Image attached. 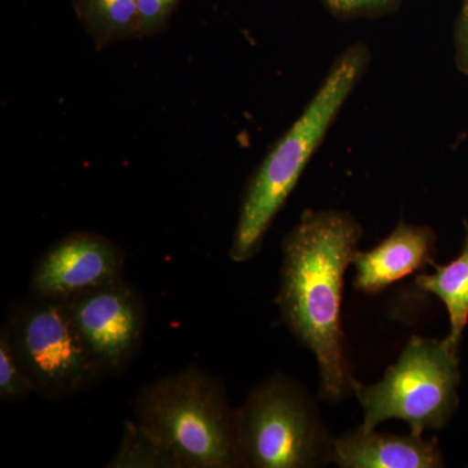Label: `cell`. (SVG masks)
<instances>
[{"mask_svg": "<svg viewBox=\"0 0 468 468\" xmlns=\"http://www.w3.org/2000/svg\"><path fill=\"white\" fill-rule=\"evenodd\" d=\"M415 284L421 291L436 295L445 304L451 319V332L446 341L452 349H460L462 335L468 323V232L463 248L454 261L441 267L435 264V272L418 276Z\"/></svg>", "mask_w": 468, "mask_h": 468, "instance_id": "8fae6325", "label": "cell"}, {"mask_svg": "<svg viewBox=\"0 0 468 468\" xmlns=\"http://www.w3.org/2000/svg\"><path fill=\"white\" fill-rule=\"evenodd\" d=\"M109 467H176L167 452L154 441L135 421L125 424L124 435Z\"/></svg>", "mask_w": 468, "mask_h": 468, "instance_id": "4fadbf2b", "label": "cell"}, {"mask_svg": "<svg viewBox=\"0 0 468 468\" xmlns=\"http://www.w3.org/2000/svg\"><path fill=\"white\" fill-rule=\"evenodd\" d=\"M340 18L378 17L392 14L403 0H322Z\"/></svg>", "mask_w": 468, "mask_h": 468, "instance_id": "9a60e30c", "label": "cell"}, {"mask_svg": "<svg viewBox=\"0 0 468 468\" xmlns=\"http://www.w3.org/2000/svg\"><path fill=\"white\" fill-rule=\"evenodd\" d=\"M141 38L155 37L169 26L181 0H137Z\"/></svg>", "mask_w": 468, "mask_h": 468, "instance_id": "2e32d148", "label": "cell"}, {"mask_svg": "<svg viewBox=\"0 0 468 468\" xmlns=\"http://www.w3.org/2000/svg\"><path fill=\"white\" fill-rule=\"evenodd\" d=\"M362 239V227L349 212L302 214L282 242V286L277 303L282 319L318 362L320 397L338 402L353 392L345 356L341 304L344 277Z\"/></svg>", "mask_w": 468, "mask_h": 468, "instance_id": "6da1fadb", "label": "cell"}, {"mask_svg": "<svg viewBox=\"0 0 468 468\" xmlns=\"http://www.w3.org/2000/svg\"><path fill=\"white\" fill-rule=\"evenodd\" d=\"M67 302L101 372H122L143 340L144 311L140 295L120 279Z\"/></svg>", "mask_w": 468, "mask_h": 468, "instance_id": "52a82bcc", "label": "cell"}, {"mask_svg": "<svg viewBox=\"0 0 468 468\" xmlns=\"http://www.w3.org/2000/svg\"><path fill=\"white\" fill-rule=\"evenodd\" d=\"M458 61L468 75V5H463L457 29Z\"/></svg>", "mask_w": 468, "mask_h": 468, "instance_id": "e0dca14e", "label": "cell"}, {"mask_svg": "<svg viewBox=\"0 0 468 468\" xmlns=\"http://www.w3.org/2000/svg\"><path fill=\"white\" fill-rule=\"evenodd\" d=\"M464 5H468V0H464Z\"/></svg>", "mask_w": 468, "mask_h": 468, "instance_id": "ac0fdd59", "label": "cell"}, {"mask_svg": "<svg viewBox=\"0 0 468 468\" xmlns=\"http://www.w3.org/2000/svg\"><path fill=\"white\" fill-rule=\"evenodd\" d=\"M436 236L431 228L401 221L383 242L369 251H356V289L367 294L384 291L393 282L433 264Z\"/></svg>", "mask_w": 468, "mask_h": 468, "instance_id": "9c48e42d", "label": "cell"}, {"mask_svg": "<svg viewBox=\"0 0 468 468\" xmlns=\"http://www.w3.org/2000/svg\"><path fill=\"white\" fill-rule=\"evenodd\" d=\"M5 331L34 392L63 399L103 374L67 301L36 297L21 306Z\"/></svg>", "mask_w": 468, "mask_h": 468, "instance_id": "8992f818", "label": "cell"}, {"mask_svg": "<svg viewBox=\"0 0 468 468\" xmlns=\"http://www.w3.org/2000/svg\"><path fill=\"white\" fill-rule=\"evenodd\" d=\"M369 63L368 48L354 43L335 58L324 81L294 124L268 151L243 193L229 257L245 261L260 251L273 218L300 181L329 128Z\"/></svg>", "mask_w": 468, "mask_h": 468, "instance_id": "7a4b0ae2", "label": "cell"}, {"mask_svg": "<svg viewBox=\"0 0 468 468\" xmlns=\"http://www.w3.org/2000/svg\"><path fill=\"white\" fill-rule=\"evenodd\" d=\"M458 350L448 341L411 337L399 362L377 384L354 380L353 393L365 411L366 430L389 419L409 424L411 433L440 430L451 420L458 405Z\"/></svg>", "mask_w": 468, "mask_h": 468, "instance_id": "5b68a950", "label": "cell"}, {"mask_svg": "<svg viewBox=\"0 0 468 468\" xmlns=\"http://www.w3.org/2000/svg\"><path fill=\"white\" fill-rule=\"evenodd\" d=\"M73 5L97 50L141 38L137 0H75Z\"/></svg>", "mask_w": 468, "mask_h": 468, "instance_id": "7c38bea8", "label": "cell"}, {"mask_svg": "<svg viewBox=\"0 0 468 468\" xmlns=\"http://www.w3.org/2000/svg\"><path fill=\"white\" fill-rule=\"evenodd\" d=\"M33 392V385L12 350L8 332L3 329L0 335V399L5 402L23 401Z\"/></svg>", "mask_w": 468, "mask_h": 468, "instance_id": "5bb4252c", "label": "cell"}, {"mask_svg": "<svg viewBox=\"0 0 468 468\" xmlns=\"http://www.w3.org/2000/svg\"><path fill=\"white\" fill-rule=\"evenodd\" d=\"M332 462L343 468H437L445 466L436 439L389 435L359 427L334 442Z\"/></svg>", "mask_w": 468, "mask_h": 468, "instance_id": "30bf717a", "label": "cell"}, {"mask_svg": "<svg viewBox=\"0 0 468 468\" xmlns=\"http://www.w3.org/2000/svg\"><path fill=\"white\" fill-rule=\"evenodd\" d=\"M122 255L104 237L73 233L55 243L36 266L33 295L69 301L122 279Z\"/></svg>", "mask_w": 468, "mask_h": 468, "instance_id": "ba28073f", "label": "cell"}, {"mask_svg": "<svg viewBox=\"0 0 468 468\" xmlns=\"http://www.w3.org/2000/svg\"><path fill=\"white\" fill-rule=\"evenodd\" d=\"M134 417L177 468L241 464L236 411L229 408L223 385L201 369L187 368L151 381L138 394Z\"/></svg>", "mask_w": 468, "mask_h": 468, "instance_id": "3957f363", "label": "cell"}, {"mask_svg": "<svg viewBox=\"0 0 468 468\" xmlns=\"http://www.w3.org/2000/svg\"><path fill=\"white\" fill-rule=\"evenodd\" d=\"M243 466L306 468L332 462L334 442L309 394L276 375L258 385L236 411Z\"/></svg>", "mask_w": 468, "mask_h": 468, "instance_id": "277c9868", "label": "cell"}]
</instances>
